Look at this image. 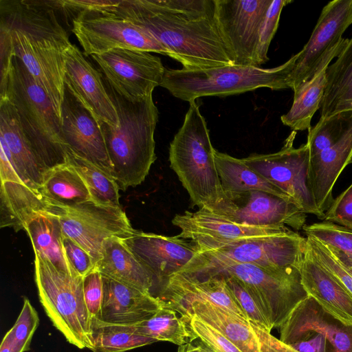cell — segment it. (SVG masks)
<instances>
[{
    "instance_id": "6da1fadb",
    "label": "cell",
    "mask_w": 352,
    "mask_h": 352,
    "mask_svg": "<svg viewBox=\"0 0 352 352\" xmlns=\"http://www.w3.org/2000/svg\"><path fill=\"white\" fill-rule=\"evenodd\" d=\"M110 10L148 32L184 69L234 65L219 30L216 0H121Z\"/></svg>"
},
{
    "instance_id": "7a4b0ae2",
    "label": "cell",
    "mask_w": 352,
    "mask_h": 352,
    "mask_svg": "<svg viewBox=\"0 0 352 352\" xmlns=\"http://www.w3.org/2000/svg\"><path fill=\"white\" fill-rule=\"evenodd\" d=\"M54 1H0V28L14 55L44 89L60 118L65 93V54L72 45Z\"/></svg>"
},
{
    "instance_id": "3957f363",
    "label": "cell",
    "mask_w": 352,
    "mask_h": 352,
    "mask_svg": "<svg viewBox=\"0 0 352 352\" xmlns=\"http://www.w3.org/2000/svg\"><path fill=\"white\" fill-rule=\"evenodd\" d=\"M104 82L118 113L119 126L100 125L109 157L111 175L122 190L140 184L156 160L154 133L158 109L153 94L131 101L119 94L104 77Z\"/></svg>"
},
{
    "instance_id": "277c9868",
    "label": "cell",
    "mask_w": 352,
    "mask_h": 352,
    "mask_svg": "<svg viewBox=\"0 0 352 352\" xmlns=\"http://www.w3.org/2000/svg\"><path fill=\"white\" fill-rule=\"evenodd\" d=\"M170 144L169 161L192 204L213 212L224 200L209 130L195 101Z\"/></svg>"
},
{
    "instance_id": "5b68a950",
    "label": "cell",
    "mask_w": 352,
    "mask_h": 352,
    "mask_svg": "<svg viewBox=\"0 0 352 352\" xmlns=\"http://www.w3.org/2000/svg\"><path fill=\"white\" fill-rule=\"evenodd\" d=\"M179 272L192 277L223 274L237 278L252 294L272 329L280 328L307 296L298 268L270 271L250 263L208 260L195 255Z\"/></svg>"
},
{
    "instance_id": "8992f818",
    "label": "cell",
    "mask_w": 352,
    "mask_h": 352,
    "mask_svg": "<svg viewBox=\"0 0 352 352\" xmlns=\"http://www.w3.org/2000/svg\"><path fill=\"white\" fill-rule=\"evenodd\" d=\"M297 54L279 66L230 65L200 69H166L161 87L173 96L188 102L204 96H226L258 88L289 89V76Z\"/></svg>"
},
{
    "instance_id": "52a82bcc",
    "label": "cell",
    "mask_w": 352,
    "mask_h": 352,
    "mask_svg": "<svg viewBox=\"0 0 352 352\" xmlns=\"http://www.w3.org/2000/svg\"><path fill=\"white\" fill-rule=\"evenodd\" d=\"M2 99L14 107L23 132L45 168L65 163L61 120L46 92L15 56L7 87L0 92Z\"/></svg>"
},
{
    "instance_id": "ba28073f",
    "label": "cell",
    "mask_w": 352,
    "mask_h": 352,
    "mask_svg": "<svg viewBox=\"0 0 352 352\" xmlns=\"http://www.w3.org/2000/svg\"><path fill=\"white\" fill-rule=\"evenodd\" d=\"M34 279L41 304L53 325L70 344L91 350L93 318L85 300L83 277L59 270L35 254Z\"/></svg>"
},
{
    "instance_id": "9c48e42d",
    "label": "cell",
    "mask_w": 352,
    "mask_h": 352,
    "mask_svg": "<svg viewBox=\"0 0 352 352\" xmlns=\"http://www.w3.org/2000/svg\"><path fill=\"white\" fill-rule=\"evenodd\" d=\"M85 10L72 18V31L85 56L115 49H130L168 56V50L148 32L110 10Z\"/></svg>"
},
{
    "instance_id": "30bf717a",
    "label": "cell",
    "mask_w": 352,
    "mask_h": 352,
    "mask_svg": "<svg viewBox=\"0 0 352 352\" xmlns=\"http://www.w3.org/2000/svg\"><path fill=\"white\" fill-rule=\"evenodd\" d=\"M351 24L352 0L331 1L322 8L308 42L297 54L289 89L294 91L329 65L348 43L342 36Z\"/></svg>"
},
{
    "instance_id": "8fae6325",
    "label": "cell",
    "mask_w": 352,
    "mask_h": 352,
    "mask_svg": "<svg viewBox=\"0 0 352 352\" xmlns=\"http://www.w3.org/2000/svg\"><path fill=\"white\" fill-rule=\"evenodd\" d=\"M296 132L293 131L282 148L269 154H252L244 163L283 190L307 214L321 219L309 184V147L307 143L294 146Z\"/></svg>"
},
{
    "instance_id": "7c38bea8",
    "label": "cell",
    "mask_w": 352,
    "mask_h": 352,
    "mask_svg": "<svg viewBox=\"0 0 352 352\" xmlns=\"http://www.w3.org/2000/svg\"><path fill=\"white\" fill-rule=\"evenodd\" d=\"M58 206L57 216L63 236L82 247L96 264L101 258L107 239H124L135 231L121 206H104L93 201Z\"/></svg>"
},
{
    "instance_id": "4fadbf2b",
    "label": "cell",
    "mask_w": 352,
    "mask_h": 352,
    "mask_svg": "<svg viewBox=\"0 0 352 352\" xmlns=\"http://www.w3.org/2000/svg\"><path fill=\"white\" fill-rule=\"evenodd\" d=\"M307 250V237L294 230L251 239L195 254L213 261L250 263L270 271L301 269Z\"/></svg>"
},
{
    "instance_id": "5bb4252c",
    "label": "cell",
    "mask_w": 352,
    "mask_h": 352,
    "mask_svg": "<svg viewBox=\"0 0 352 352\" xmlns=\"http://www.w3.org/2000/svg\"><path fill=\"white\" fill-rule=\"evenodd\" d=\"M104 80L131 101L144 99L161 85L166 68L160 58L151 52L115 49L91 56Z\"/></svg>"
},
{
    "instance_id": "9a60e30c",
    "label": "cell",
    "mask_w": 352,
    "mask_h": 352,
    "mask_svg": "<svg viewBox=\"0 0 352 352\" xmlns=\"http://www.w3.org/2000/svg\"><path fill=\"white\" fill-rule=\"evenodd\" d=\"M272 0H216L219 30L234 65L256 66L261 26Z\"/></svg>"
},
{
    "instance_id": "2e32d148",
    "label": "cell",
    "mask_w": 352,
    "mask_h": 352,
    "mask_svg": "<svg viewBox=\"0 0 352 352\" xmlns=\"http://www.w3.org/2000/svg\"><path fill=\"white\" fill-rule=\"evenodd\" d=\"M212 212L232 222L246 226L291 228L305 226L306 214L292 201L260 190L225 194Z\"/></svg>"
},
{
    "instance_id": "e0dca14e",
    "label": "cell",
    "mask_w": 352,
    "mask_h": 352,
    "mask_svg": "<svg viewBox=\"0 0 352 352\" xmlns=\"http://www.w3.org/2000/svg\"><path fill=\"white\" fill-rule=\"evenodd\" d=\"M172 223L181 230L177 236L194 242L197 252L217 249L251 239L278 235L292 230L287 227L239 224L205 208L175 214Z\"/></svg>"
},
{
    "instance_id": "ac0fdd59",
    "label": "cell",
    "mask_w": 352,
    "mask_h": 352,
    "mask_svg": "<svg viewBox=\"0 0 352 352\" xmlns=\"http://www.w3.org/2000/svg\"><path fill=\"white\" fill-rule=\"evenodd\" d=\"M64 84L100 125L119 126L118 113L106 89L102 73L73 44L65 54Z\"/></svg>"
},
{
    "instance_id": "d6986e66",
    "label": "cell",
    "mask_w": 352,
    "mask_h": 352,
    "mask_svg": "<svg viewBox=\"0 0 352 352\" xmlns=\"http://www.w3.org/2000/svg\"><path fill=\"white\" fill-rule=\"evenodd\" d=\"M159 283L179 272L197 253L196 244L177 236L136 230L122 239Z\"/></svg>"
},
{
    "instance_id": "ffe728a7",
    "label": "cell",
    "mask_w": 352,
    "mask_h": 352,
    "mask_svg": "<svg viewBox=\"0 0 352 352\" xmlns=\"http://www.w3.org/2000/svg\"><path fill=\"white\" fill-rule=\"evenodd\" d=\"M60 120L65 146L111 175L112 165L100 125L65 87Z\"/></svg>"
},
{
    "instance_id": "44dd1931",
    "label": "cell",
    "mask_w": 352,
    "mask_h": 352,
    "mask_svg": "<svg viewBox=\"0 0 352 352\" xmlns=\"http://www.w3.org/2000/svg\"><path fill=\"white\" fill-rule=\"evenodd\" d=\"M279 329V339L289 345L312 332L327 339L330 352H352V327L327 313L310 296L294 308Z\"/></svg>"
},
{
    "instance_id": "7402d4cb",
    "label": "cell",
    "mask_w": 352,
    "mask_h": 352,
    "mask_svg": "<svg viewBox=\"0 0 352 352\" xmlns=\"http://www.w3.org/2000/svg\"><path fill=\"white\" fill-rule=\"evenodd\" d=\"M159 298L178 313L191 302L204 300L248 320L219 274L192 277L177 272L162 285Z\"/></svg>"
},
{
    "instance_id": "603a6c76",
    "label": "cell",
    "mask_w": 352,
    "mask_h": 352,
    "mask_svg": "<svg viewBox=\"0 0 352 352\" xmlns=\"http://www.w3.org/2000/svg\"><path fill=\"white\" fill-rule=\"evenodd\" d=\"M102 276L103 299L99 320L102 322L135 324L149 319L166 305L164 300L151 292Z\"/></svg>"
},
{
    "instance_id": "cb8c5ba5",
    "label": "cell",
    "mask_w": 352,
    "mask_h": 352,
    "mask_svg": "<svg viewBox=\"0 0 352 352\" xmlns=\"http://www.w3.org/2000/svg\"><path fill=\"white\" fill-rule=\"evenodd\" d=\"M351 162L352 125L334 145L310 157L309 184L322 218L333 201L338 178Z\"/></svg>"
},
{
    "instance_id": "d4e9b609",
    "label": "cell",
    "mask_w": 352,
    "mask_h": 352,
    "mask_svg": "<svg viewBox=\"0 0 352 352\" xmlns=\"http://www.w3.org/2000/svg\"><path fill=\"white\" fill-rule=\"evenodd\" d=\"M300 274L307 296H311L333 318L352 327V294L312 257L308 250Z\"/></svg>"
},
{
    "instance_id": "484cf974",
    "label": "cell",
    "mask_w": 352,
    "mask_h": 352,
    "mask_svg": "<svg viewBox=\"0 0 352 352\" xmlns=\"http://www.w3.org/2000/svg\"><path fill=\"white\" fill-rule=\"evenodd\" d=\"M0 133L23 184L39 192L47 170L24 133L14 107L7 99L0 100Z\"/></svg>"
},
{
    "instance_id": "4316f807",
    "label": "cell",
    "mask_w": 352,
    "mask_h": 352,
    "mask_svg": "<svg viewBox=\"0 0 352 352\" xmlns=\"http://www.w3.org/2000/svg\"><path fill=\"white\" fill-rule=\"evenodd\" d=\"M59 206L24 184L1 182L0 227L15 232L25 230L27 223L41 214L57 216Z\"/></svg>"
},
{
    "instance_id": "83f0119b",
    "label": "cell",
    "mask_w": 352,
    "mask_h": 352,
    "mask_svg": "<svg viewBox=\"0 0 352 352\" xmlns=\"http://www.w3.org/2000/svg\"><path fill=\"white\" fill-rule=\"evenodd\" d=\"M95 269L103 276L151 292L155 279L122 239H107L102 246V256Z\"/></svg>"
},
{
    "instance_id": "f1b7e54d",
    "label": "cell",
    "mask_w": 352,
    "mask_h": 352,
    "mask_svg": "<svg viewBox=\"0 0 352 352\" xmlns=\"http://www.w3.org/2000/svg\"><path fill=\"white\" fill-rule=\"evenodd\" d=\"M194 314L234 343L242 352H262L250 322L241 316L208 300L191 302L180 313Z\"/></svg>"
},
{
    "instance_id": "f546056e",
    "label": "cell",
    "mask_w": 352,
    "mask_h": 352,
    "mask_svg": "<svg viewBox=\"0 0 352 352\" xmlns=\"http://www.w3.org/2000/svg\"><path fill=\"white\" fill-rule=\"evenodd\" d=\"M327 84L320 104V119L348 111L352 104V37L326 70Z\"/></svg>"
},
{
    "instance_id": "4dcf8cb0",
    "label": "cell",
    "mask_w": 352,
    "mask_h": 352,
    "mask_svg": "<svg viewBox=\"0 0 352 352\" xmlns=\"http://www.w3.org/2000/svg\"><path fill=\"white\" fill-rule=\"evenodd\" d=\"M25 231L30 239L35 254L47 260L59 270L80 276L72 269L66 258L64 236L58 216L39 214L27 223Z\"/></svg>"
},
{
    "instance_id": "1f68e13d",
    "label": "cell",
    "mask_w": 352,
    "mask_h": 352,
    "mask_svg": "<svg viewBox=\"0 0 352 352\" xmlns=\"http://www.w3.org/2000/svg\"><path fill=\"white\" fill-rule=\"evenodd\" d=\"M214 157L225 194L260 190L292 201L279 188L249 168L242 159L215 149Z\"/></svg>"
},
{
    "instance_id": "d6a6232c",
    "label": "cell",
    "mask_w": 352,
    "mask_h": 352,
    "mask_svg": "<svg viewBox=\"0 0 352 352\" xmlns=\"http://www.w3.org/2000/svg\"><path fill=\"white\" fill-rule=\"evenodd\" d=\"M38 191L58 206H69L92 201L85 182L67 161L45 173Z\"/></svg>"
},
{
    "instance_id": "836d02e7",
    "label": "cell",
    "mask_w": 352,
    "mask_h": 352,
    "mask_svg": "<svg viewBox=\"0 0 352 352\" xmlns=\"http://www.w3.org/2000/svg\"><path fill=\"white\" fill-rule=\"evenodd\" d=\"M329 66V65H328ZM324 67L314 78L294 91V101L289 111L280 118L283 124L293 131L311 130L313 116L319 108L327 84Z\"/></svg>"
},
{
    "instance_id": "e575fe53",
    "label": "cell",
    "mask_w": 352,
    "mask_h": 352,
    "mask_svg": "<svg viewBox=\"0 0 352 352\" xmlns=\"http://www.w3.org/2000/svg\"><path fill=\"white\" fill-rule=\"evenodd\" d=\"M66 161L80 175L94 202L104 206H120L119 202L120 188L111 174L80 157L67 146H66Z\"/></svg>"
},
{
    "instance_id": "d590c367",
    "label": "cell",
    "mask_w": 352,
    "mask_h": 352,
    "mask_svg": "<svg viewBox=\"0 0 352 352\" xmlns=\"http://www.w3.org/2000/svg\"><path fill=\"white\" fill-rule=\"evenodd\" d=\"M156 342L138 333L135 324L93 320V352H125Z\"/></svg>"
},
{
    "instance_id": "8d00e7d4",
    "label": "cell",
    "mask_w": 352,
    "mask_h": 352,
    "mask_svg": "<svg viewBox=\"0 0 352 352\" xmlns=\"http://www.w3.org/2000/svg\"><path fill=\"white\" fill-rule=\"evenodd\" d=\"M177 311L166 305L149 319L135 324L137 331L157 342L166 341L179 346L192 341L193 336L186 321Z\"/></svg>"
},
{
    "instance_id": "74e56055",
    "label": "cell",
    "mask_w": 352,
    "mask_h": 352,
    "mask_svg": "<svg viewBox=\"0 0 352 352\" xmlns=\"http://www.w3.org/2000/svg\"><path fill=\"white\" fill-rule=\"evenodd\" d=\"M352 125V110L320 119L309 131L307 144L310 157L334 145Z\"/></svg>"
},
{
    "instance_id": "f35d334b",
    "label": "cell",
    "mask_w": 352,
    "mask_h": 352,
    "mask_svg": "<svg viewBox=\"0 0 352 352\" xmlns=\"http://www.w3.org/2000/svg\"><path fill=\"white\" fill-rule=\"evenodd\" d=\"M302 230L307 236L352 254V239L349 235V229L337 223L324 221L305 225Z\"/></svg>"
},
{
    "instance_id": "ab89813d",
    "label": "cell",
    "mask_w": 352,
    "mask_h": 352,
    "mask_svg": "<svg viewBox=\"0 0 352 352\" xmlns=\"http://www.w3.org/2000/svg\"><path fill=\"white\" fill-rule=\"evenodd\" d=\"M181 317L186 321L193 340L199 338L214 352H242L234 343L219 331L202 321L194 314Z\"/></svg>"
},
{
    "instance_id": "60d3db41",
    "label": "cell",
    "mask_w": 352,
    "mask_h": 352,
    "mask_svg": "<svg viewBox=\"0 0 352 352\" xmlns=\"http://www.w3.org/2000/svg\"><path fill=\"white\" fill-rule=\"evenodd\" d=\"M38 324L39 317L37 311L29 299L24 298L21 311L10 329L16 352H26L30 349V344Z\"/></svg>"
},
{
    "instance_id": "b9f144b4",
    "label": "cell",
    "mask_w": 352,
    "mask_h": 352,
    "mask_svg": "<svg viewBox=\"0 0 352 352\" xmlns=\"http://www.w3.org/2000/svg\"><path fill=\"white\" fill-rule=\"evenodd\" d=\"M291 2L287 0H272L259 32L256 53L257 67H260L269 60L268 49L277 30L281 11L284 6Z\"/></svg>"
},
{
    "instance_id": "7bdbcfd3",
    "label": "cell",
    "mask_w": 352,
    "mask_h": 352,
    "mask_svg": "<svg viewBox=\"0 0 352 352\" xmlns=\"http://www.w3.org/2000/svg\"><path fill=\"white\" fill-rule=\"evenodd\" d=\"M217 274L223 277L229 290L232 293L238 305L246 314L248 320L262 329L271 332L272 329L269 322L261 311L256 300L245 285L237 278L230 275L223 274Z\"/></svg>"
},
{
    "instance_id": "ee69618b",
    "label": "cell",
    "mask_w": 352,
    "mask_h": 352,
    "mask_svg": "<svg viewBox=\"0 0 352 352\" xmlns=\"http://www.w3.org/2000/svg\"><path fill=\"white\" fill-rule=\"evenodd\" d=\"M307 250L312 257L336 278L352 294V274L319 241L307 236Z\"/></svg>"
},
{
    "instance_id": "f6af8a7d",
    "label": "cell",
    "mask_w": 352,
    "mask_h": 352,
    "mask_svg": "<svg viewBox=\"0 0 352 352\" xmlns=\"http://www.w3.org/2000/svg\"><path fill=\"white\" fill-rule=\"evenodd\" d=\"M322 219L337 223L352 231V184L333 199Z\"/></svg>"
},
{
    "instance_id": "bcb514c9",
    "label": "cell",
    "mask_w": 352,
    "mask_h": 352,
    "mask_svg": "<svg viewBox=\"0 0 352 352\" xmlns=\"http://www.w3.org/2000/svg\"><path fill=\"white\" fill-rule=\"evenodd\" d=\"M83 290L87 309L94 320H99L103 299L102 276L94 269L83 277Z\"/></svg>"
},
{
    "instance_id": "7dc6e473",
    "label": "cell",
    "mask_w": 352,
    "mask_h": 352,
    "mask_svg": "<svg viewBox=\"0 0 352 352\" xmlns=\"http://www.w3.org/2000/svg\"><path fill=\"white\" fill-rule=\"evenodd\" d=\"M63 248L68 263L78 276L85 277L95 269L94 259L79 244L69 238L64 237Z\"/></svg>"
},
{
    "instance_id": "c3c4849f",
    "label": "cell",
    "mask_w": 352,
    "mask_h": 352,
    "mask_svg": "<svg viewBox=\"0 0 352 352\" xmlns=\"http://www.w3.org/2000/svg\"><path fill=\"white\" fill-rule=\"evenodd\" d=\"M55 6L74 16L80 12L93 10H104L118 6L120 1L108 0H58L54 1Z\"/></svg>"
},
{
    "instance_id": "681fc988",
    "label": "cell",
    "mask_w": 352,
    "mask_h": 352,
    "mask_svg": "<svg viewBox=\"0 0 352 352\" xmlns=\"http://www.w3.org/2000/svg\"><path fill=\"white\" fill-rule=\"evenodd\" d=\"M261 344L262 352H298L289 345L283 342L269 332L250 321Z\"/></svg>"
},
{
    "instance_id": "f907efd6",
    "label": "cell",
    "mask_w": 352,
    "mask_h": 352,
    "mask_svg": "<svg viewBox=\"0 0 352 352\" xmlns=\"http://www.w3.org/2000/svg\"><path fill=\"white\" fill-rule=\"evenodd\" d=\"M0 178L1 182H13L23 184L12 161L8 146L0 137Z\"/></svg>"
},
{
    "instance_id": "816d5d0a",
    "label": "cell",
    "mask_w": 352,
    "mask_h": 352,
    "mask_svg": "<svg viewBox=\"0 0 352 352\" xmlns=\"http://www.w3.org/2000/svg\"><path fill=\"white\" fill-rule=\"evenodd\" d=\"M327 344L328 342L322 335L311 332L289 346L298 352H328Z\"/></svg>"
},
{
    "instance_id": "f5cc1de1",
    "label": "cell",
    "mask_w": 352,
    "mask_h": 352,
    "mask_svg": "<svg viewBox=\"0 0 352 352\" xmlns=\"http://www.w3.org/2000/svg\"><path fill=\"white\" fill-rule=\"evenodd\" d=\"M329 252L349 271L352 272V254L344 252L334 248L326 245Z\"/></svg>"
},
{
    "instance_id": "db71d44e",
    "label": "cell",
    "mask_w": 352,
    "mask_h": 352,
    "mask_svg": "<svg viewBox=\"0 0 352 352\" xmlns=\"http://www.w3.org/2000/svg\"><path fill=\"white\" fill-rule=\"evenodd\" d=\"M0 352H16L13 344V336L10 329L4 336L1 341Z\"/></svg>"
},
{
    "instance_id": "11a10c76",
    "label": "cell",
    "mask_w": 352,
    "mask_h": 352,
    "mask_svg": "<svg viewBox=\"0 0 352 352\" xmlns=\"http://www.w3.org/2000/svg\"><path fill=\"white\" fill-rule=\"evenodd\" d=\"M186 346V352H204L203 345H195L188 342Z\"/></svg>"
},
{
    "instance_id": "9f6ffc18",
    "label": "cell",
    "mask_w": 352,
    "mask_h": 352,
    "mask_svg": "<svg viewBox=\"0 0 352 352\" xmlns=\"http://www.w3.org/2000/svg\"><path fill=\"white\" fill-rule=\"evenodd\" d=\"M186 344L182 346H179L177 352H186Z\"/></svg>"
},
{
    "instance_id": "6f0895ef",
    "label": "cell",
    "mask_w": 352,
    "mask_h": 352,
    "mask_svg": "<svg viewBox=\"0 0 352 352\" xmlns=\"http://www.w3.org/2000/svg\"><path fill=\"white\" fill-rule=\"evenodd\" d=\"M203 346H204V352H214L204 344H203Z\"/></svg>"
},
{
    "instance_id": "680465c9",
    "label": "cell",
    "mask_w": 352,
    "mask_h": 352,
    "mask_svg": "<svg viewBox=\"0 0 352 352\" xmlns=\"http://www.w3.org/2000/svg\"><path fill=\"white\" fill-rule=\"evenodd\" d=\"M349 235L352 239V231L350 230H349Z\"/></svg>"
},
{
    "instance_id": "91938a15",
    "label": "cell",
    "mask_w": 352,
    "mask_h": 352,
    "mask_svg": "<svg viewBox=\"0 0 352 352\" xmlns=\"http://www.w3.org/2000/svg\"><path fill=\"white\" fill-rule=\"evenodd\" d=\"M349 110H352V104L349 107V108L348 111H349Z\"/></svg>"
},
{
    "instance_id": "94428289",
    "label": "cell",
    "mask_w": 352,
    "mask_h": 352,
    "mask_svg": "<svg viewBox=\"0 0 352 352\" xmlns=\"http://www.w3.org/2000/svg\"><path fill=\"white\" fill-rule=\"evenodd\" d=\"M350 272V271H349ZM351 274H352V272H351Z\"/></svg>"
}]
</instances>
